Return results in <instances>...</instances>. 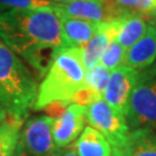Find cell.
Instances as JSON below:
<instances>
[{
    "label": "cell",
    "instance_id": "5b68a950",
    "mask_svg": "<svg viewBox=\"0 0 156 156\" xmlns=\"http://www.w3.org/2000/svg\"><path fill=\"white\" fill-rule=\"evenodd\" d=\"M87 122L111 145L112 154H119L129 135V126L123 113L115 110L105 101L98 100L86 106Z\"/></svg>",
    "mask_w": 156,
    "mask_h": 156
},
{
    "label": "cell",
    "instance_id": "5bb4252c",
    "mask_svg": "<svg viewBox=\"0 0 156 156\" xmlns=\"http://www.w3.org/2000/svg\"><path fill=\"white\" fill-rule=\"evenodd\" d=\"M78 156H112L109 141L91 126H86L73 144Z\"/></svg>",
    "mask_w": 156,
    "mask_h": 156
},
{
    "label": "cell",
    "instance_id": "277c9868",
    "mask_svg": "<svg viewBox=\"0 0 156 156\" xmlns=\"http://www.w3.org/2000/svg\"><path fill=\"white\" fill-rule=\"evenodd\" d=\"M125 118L131 131L151 128L156 132V62L139 72Z\"/></svg>",
    "mask_w": 156,
    "mask_h": 156
},
{
    "label": "cell",
    "instance_id": "2e32d148",
    "mask_svg": "<svg viewBox=\"0 0 156 156\" xmlns=\"http://www.w3.org/2000/svg\"><path fill=\"white\" fill-rule=\"evenodd\" d=\"M23 122V119L7 116L0 124V156L15 155Z\"/></svg>",
    "mask_w": 156,
    "mask_h": 156
},
{
    "label": "cell",
    "instance_id": "4fadbf2b",
    "mask_svg": "<svg viewBox=\"0 0 156 156\" xmlns=\"http://www.w3.org/2000/svg\"><path fill=\"white\" fill-rule=\"evenodd\" d=\"M113 156H156V132L151 128H136L129 132L128 139L119 154Z\"/></svg>",
    "mask_w": 156,
    "mask_h": 156
},
{
    "label": "cell",
    "instance_id": "e0dca14e",
    "mask_svg": "<svg viewBox=\"0 0 156 156\" xmlns=\"http://www.w3.org/2000/svg\"><path fill=\"white\" fill-rule=\"evenodd\" d=\"M112 2L125 13L155 16L156 0H112Z\"/></svg>",
    "mask_w": 156,
    "mask_h": 156
},
{
    "label": "cell",
    "instance_id": "d4e9b609",
    "mask_svg": "<svg viewBox=\"0 0 156 156\" xmlns=\"http://www.w3.org/2000/svg\"><path fill=\"white\" fill-rule=\"evenodd\" d=\"M155 20H156V15H155Z\"/></svg>",
    "mask_w": 156,
    "mask_h": 156
},
{
    "label": "cell",
    "instance_id": "ba28073f",
    "mask_svg": "<svg viewBox=\"0 0 156 156\" xmlns=\"http://www.w3.org/2000/svg\"><path fill=\"white\" fill-rule=\"evenodd\" d=\"M138 76L139 71L134 68L125 65L116 68L110 73V78L103 93V100L125 116Z\"/></svg>",
    "mask_w": 156,
    "mask_h": 156
},
{
    "label": "cell",
    "instance_id": "ffe728a7",
    "mask_svg": "<svg viewBox=\"0 0 156 156\" xmlns=\"http://www.w3.org/2000/svg\"><path fill=\"white\" fill-rule=\"evenodd\" d=\"M52 2L48 0H0V11L12 9H35L38 7H48Z\"/></svg>",
    "mask_w": 156,
    "mask_h": 156
},
{
    "label": "cell",
    "instance_id": "30bf717a",
    "mask_svg": "<svg viewBox=\"0 0 156 156\" xmlns=\"http://www.w3.org/2000/svg\"><path fill=\"white\" fill-rule=\"evenodd\" d=\"M156 62V23L151 22L145 35L125 52L124 65L142 71Z\"/></svg>",
    "mask_w": 156,
    "mask_h": 156
},
{
    "label": "cell",
    "instance_id": "3957f363",
    "mask_svg": "<svg viewBox=\"0 0 156 156\" xmlns=\"http://www.w3.org/2000/svg\"><path fill=\"white\" fill-rule=\"evenodd\" d=\"M84 76L82 49H62L38 86L33 109L43 110L52 103L71 104L74 95L84 86Z\"/></svg>",
    "mask_w": 156,
    "mask_h": 156
},
{
    "label": "cell",
    "instance_id": "484cf974",
    "mask_svg": "<svg viewBox=\"0 0 156 156\" xmlns=\"http://www.w3.org/2000/svg\"><path fill=\"white\" fill-rule=\"evenodd\" d=\"M155 15H156V14H155Z\"/></svg>",
    "mask_w": 156,
    "mask_h": 156
},
{
    "label": "cell",
    "instance_id": "8992f818",
    "mask_svg": "<svg viewBox=\"0 0 156 156\" xmlns=\"http://www.w3.org/2000/svg\"><path fill=\"white\" fill-rule=\"evenodd\" d=\"M55 119L48 115L29 118L23 124L14 156H59L53 140Z\"/></svg>",
    "mask_w": 156,
    "mask_h": 156
},
{
    "label": "cell",
    "instance_id": "8fae6325",
    "mask_svg": "<svg viewBox=\"0 0 156 156\" xmlns=\"http://www.w3.org/2000/svg\"><path fill=\"white\" fill-rule=\"evenodd\" d=\"M122 19L115 22L101 23L100 28L93 36V38L82 48V64L86 71L93 68L100 62L104 51L111 43V41L116 39Z\"/></svg>",
    "mask_w": 156,
    "mask_h": 156
},
{
    "label": "cell",
    "instance_id": "7a4b0ae2",
    "mask_svg": "<svg viewBox=\"0 0 156 156\" xmlns=\"http://www.w3.org/2000/svg\"><path fill=\"white\" fill-rule=\"evenodd\" d=\"M37 90L34 73L0 41V106L7 116L24 120L34 108Z\"/></svg>",
    "mask_w": 156,
    "mask_h": 156
},
{
    "label": "cell",
    "instance_id": "9c48e42d",
    "mask_svg": "<svg viewBox=\"0 0 156 156\" xmlns=\"http://www.w3.org/2000/svg\"><path fill=\"white\" fill-rule=\"evenodd\" d=\"M87 122L86 106L71 103L53 122V140L59 149L74 144L84 129Z\"/></svg>",
    "mask_w": 156,
    "mask_h": 156
},
{
    "label": "cell",
    "instance_id": "52a82bcc",
    "mask_svg": "<svg viewBox=\"0 0 156 156\" xmlns=\"http://www.w3.org/2000/svg\"><path fill=\"white\" fill-rule=\"evenodd\" d=\"M52 9L59 17L78 19L97 23L115 22L126 14L112 0H73L66 4L52 2Z\"/></svg>",
    "mask_w": 156,
    "mask_h": 156
},
{
    "label": "cell",
    "instance_id": "603a6c76",
    "mask_svg": "<svg viewBox=\"0 0 156 156\" xmlns=\"http://www.w3.org/2000/svg\"><path fill=\"white\" fill-rule=\"evenodd\" d=\"M48 1H50V2L55 1V4H66V2H71L73 0H48Z\"/></svg>",
    "mask_w": 156,
    "mask_h": 156
},
{
    "label": "cell",
    "instance_id": "4316f807",
    "mask_svg": "<svg viewBox=\"0 0 156 156\" xmlns=\"http://www.w3.org/2000/svg\"><path fill=\"white\" fill-rule=\"evenodd\" d=\"M112 156H113V155H112Z\"/></svg>",
    "mask_w": 156,
    "mask_h": 156
},
{
    "label": "cell",
    "instance_id": "6da1fadb",
    "mask_svg": "<svg viewBox=\"0 0 156 156\" xmlns=\"http://www.w3.org/2000/svg\"><path fill=\"white\" fill-rule=\"evenodd\" d=\"M51 5L0 14L2 43L28 62L38 76L48 73L58 52L64 49L60 19Z\"/></svg>",
    "mask_w": 156,
    "mask_h": 156
},
{
    "label": "cell",
    "instance_id": "9a60e30c",
    "mask_svg": "<svg viewBox=\"0 0 156 156\" xmlns=\"http://www.w3.org/2000/svg\"><path fill=\"white\" fill-rule=\"evenodd\" d=\"M149 23L148 17L145 15L126 14L120 21L116 41L124 50H127L145 35Z\"/></svg>",
    "mask_w": 156,
    "mask_h": 156
},
{
    "label": "cell",
    "instance_id": "cb8c5ba5",
    "mask_svg": "<svg viewBox=\"0 0 156 156\" xmlns=\"http://www.w3.org/2000/svg\"><path fill=\"white\" fill-rule=\"evenodd\" d=\"M1 13H4V12H2V11H0V14H1Z\"/></svg>",
    "mask_w": 156,
    "mask_h": 156
},
{
    "label": "cell",
    "instance_id": "7c38bea8",
    "mask_svg": "<svg viewBox=\"0 0 156 156\" xmlns=\"http://www.w3.org/2000/svg\"><path fill=\"white\" fill-rule=\"evenodd\" d=\"M60 19V30L64 48H79L82 49L93 38L100 28L101 23L84 21L78 19Z\"/></svg>",
    "mask_w": 156,
    "mask_h": 156
},
{
    "label": "cell",
    "instance_id": "d6986e66",
    "mask_svg": "<svg viewBox=\"0 0 156 156\" xmlns=\"http://www.w3.org/2000/svg\"><path fill=\"white\" fill-rule=\"evenodd\" d=\"M125 52H126V50H124L117 41L113 39L109 44V46L106 48V50L104 51L98 64H101L103 67H105L106 69L112 72L116 68L124 65Z\"/></svg>",
    "mask_w": 156,
    "mask_h": 156
},
{
    "label": "cell",
    "instance_id": "7402d4cb",
    "mask_svg": "<svg viewBox=\"0 0 156 156\" xmlns=\"http://www.w3.org/2000/svg\"><path fill=\"white\" fill-rule=\"evenodd\" d=\"M6 118H7V113H6L5 110H4V109L0 106V124L2 123Z\"/></svg>",
    "mask_w": 156,
    "mask_h": 156
},
{
    "label": "cell",
    "instance_id": "44dd1931",
    "mask_svg": "<svg viewBox=\"0 0 156 156\" xmlns=\"http://www.w3.org/2000/svg\"><path fill=\"white\" fill-rule=\"evenodd\" d=\"M59 156H78V154L74 151V147H73V144H72L69 147H66V148L62 149Z\"/></svg>",
    "mask_w": 156,
    "mask_h": 156
},
{
    "label": "cell",
    "instance_id": "ac0fdd59",
    "mask_svg": "<svg viewBox=\"0 0 156 156\" xmlns=\"http://www.w3.org/2000/svg\"><path fill=\"white\" fill-rule=\"evenodd\" d=\"M110 73L111 72L106 69L105 67H103L101 64H97L93 68L86 71L84 84H87L89 88L103 96L106 83L110 78Z\"/></svg>",
    "mask_w": 156,
    "mask_h": 156
}]
</instances>
